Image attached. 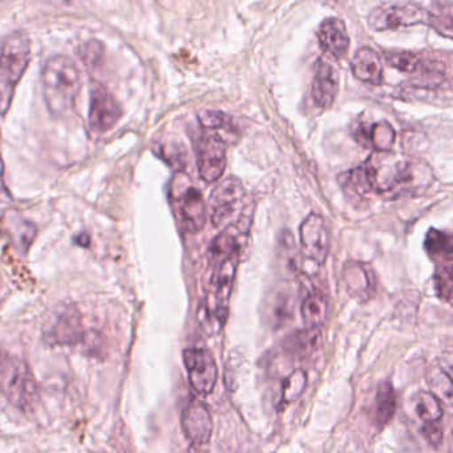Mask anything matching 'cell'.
Segmentation results:
<instances>
[{
    "label": "cell",
    "mask_w": 453,
    "mask_h": 453,
    "mask_svg": "<svg viewBox=\"0 0 453 453\" xmlns=\"http://www.w3.org/2000/svg\"><path fill=\"white\" fill-rule=\"evenodd\" d=\"M364 170L372 191L391 201L423 196L435 183L433 169L426 162L393 151H375Z\"/></svg>",
    "instance_id": "obj_1"
},
{
    "label": "cell",
    "mask_w": 453,
    "mask_h": 453,
    "mask_svg": "<svg viewBox=\"0 0 453 453\" xmlns=\"http://www.w3.org/2000/svg\"><path fill=\"white\" fill-rule=\"evenodd\" d=\"M42 84L48 111L60 117L74 108L82 89V77L71 58L58 55L45 63Z\"/></svg>",
    "instance_id": "obj_2"
},
{
    "label": "cell",
    "mask_w": 453,
    "mask_h": 453,
    "mask_svg": "<svg viewBox=\"0 0 453 453\" xmlns=\"http://www.w3.org/2000/svg\"><path fill=\"white\" fill-rule=\"evenodd\" d=\"M31 61V39L24 32L5 37L0 47V116H4L12 103L16 85Z\"/></svg>",
    "instance_id": "obj_3"
},
{
    "label": "cell",
    "mask_w": 453,
    "mask_h": 453,
    "mask_svg": "<svg viewBox=\"0 0 453 453\" xmlns=\"http://www.w3.org/2000/svg\"><path fill=\"white\" fill-rule=\"evenodd\" d=\"M0 393L19 409H28L37 401L34 375L23 359L0 353Z\"/></svg>",
    "instance_id": "obj_4"
},
{
    "label": "cell",
    "mask_w": 453,
    "mask_h": 453,
    "mask_svg": "<svg viewBox=\"0 0 453 453\" xmlns=\"http://www.w3.org/2000/svg\"><path fill=\"white\" fill-rule=\"evenodd\" d=\"M43 338L52 346H76L84 342L87 332L79 309L72 303L58 306L45 322Z\"/></svg>",
    "instance_id": "obj_5"
},
{
    "label": "cell",
    "mask_w": 453,
    "mask_h": 453,
    "mask_svg": "<svg viewBox=\"0 0 453 453\" xmlns=\"http://www.w3.org/2000/svg\"><path fill=\"white\" fill-rule=\"evenodd\" d=\"M367 23L374 31H388V29L395 31L406 27L418 26V24L431 26L433 13L414 3L387 5V7L375 8L370 13Z\"/></svg>",
    "instance_id": "obj_6"
},
{
    "label": "cell",
    "mask_w": 453,
    "mask_h": 453,
    "mask_svg": "<svg viewBox=\"0 0 453 453\" xmlns=\"http://www.w3.org/2000/svg\"><path fill=\"white\" fill-rule=\"evenodd\" d=\"M172 199L184 228L191 234L201 231L207 222V206L201 191L191 183L181 185L180 178H176L172 188Z\"/></svg>",
    "instance_id": "obj_7"
},
{
    "label": "cell",
    "mask_w": 453,
    "mask_h": 453,
    "mask_svg": "<svg viewBox=\"0 0 453 453\" xmlns=\"http://www.w3.org/2000/svg\"><path fill=\"white\" fill-rule=\"evenodd\" d=\"M245 193L244 185L241 180L236 177H229L221 180L210 196V220L215 228H220L230 220V218L236 214L237 210L241 206L244 201Z\"/></svg>",
    "instance_id": "obj_8"
},
{
    "label": "cell",
    "mask_w": 453,
    "mask_h": 453,
    "mask_svg": "<svg viewBox=\"0 0 453 453\" xmlns=\"http://www.w3.org/2000/svg\"><path fill=\"white\" fill-rule=\"evenodd\" d=\"M228 142L215 133L204 134L197 141V167L199 177L207 183L217 182L226 169Z\"/></svg>",
    "instance_id": "obj_9"
},
{
    "label": "cell",
    "mask_w": 453,
    "mask_h": 453,
    "mask_svg": "<svg viewBox=\"0 0 453 453\" xmlns=\"http://www.w3.org/2000/svg\"><path fill=\"white\" fill-rule=\"evenodd\" d=\"M122 116V109L116 98L100 84L90 90L88 124L96 134H104L116 127Z\"/></svg>",
    "instance_id": "obj_10"
},
{
    "label": "cell",
    "mask_w": 453,
    "mask_h": 453,
    "mask_svg": "<svg viewBox=\"0 0 453 453\" xmlns=\"http://www.w3.org/2000/svg\"><path fill=\"white\" fill-rule=\"evenodd\" d=\"M184 362L191 388L202 395L212 393L218 380L215 357L205 349H188L184 351Z\"/></svg>",
    "instance_id": "obj_11"
},
{
    "label": "cell",
    "mask_w": 453,
    "mask_h": 453,
    "mask_svg": "<svg viewBox=\"0 0 453 453\" xmlns=\"http://www.w3.org/2000/svg\"><path fill=\"white\" fill-rule=\"evenodd\" d=\"M302 252L308 260L324 265L330 250V231L326 220L318 214H310L300 228Z\"/></svg>",
    "instance_id": "obj_12"
},
{
    "label": "cell",
    "mask_w": 453,
    "mask_h": 453,
    "mask_svg": "<svg viewBox=\"0 0 453 453\" xmlns=\"http://www.w3.org/2000/svg\"><path fill=\"white\" fill-rule=\"evenodd\" d=\"M184 433L186 438L196 444V446H205L209 443L213 434V418L209 409L201 402H191L184 410L183 418H181Z\"/></svg>",
    "instance_id": "obj_13"
},
{
    "label": "cell",
    "mask_w": 453,
    "mask_h": 453,
    "mask_svg": "<svg viewBox=\"0 0 453 453\" xmlns=\"http://www.w3.org/2000/svg\"><path fill=\"white\" fill-rule=\"evenodd\" d=\"M338 73L332 64L319 60L313 80V98L316 106L330 109L334 105L338 95Z\"/></svg>",
    "instance_id": "obj_14"
},
{
    "label": "cell",
    "mask_w": 453,
    "mask_h": 453,
    "mask_svg": "<svg viewBox=\"0 0 453 453\" xmlns=\"http://www.w3.org/2000/svg\"><path fill=\"white\" fill-rule=\"evenodd\" d=\"M343 277H345L348 292L356 300H370L374 295L375 289H377L374 271L367 264H348V265H346Z\"/></svg>",
    "instance_id": "obj_15"
},
{
    "label": "cell",
    "mask_w": 453,
    "mask_h": 453,
    "mask_svg": "<svg viewBox=\"0 0 453 453\" xmlns=\"http://www.w3.org/2000/svg\"><path fill=\"white\" fill-rule=\"evenodd\" d=\"M245 223H246V219L242 218L236 225L229 226L228 228L223 229V231L213 240L209 247V252H207L209 260L212 261V263L217 265L220 261L228 257L231 253L236 252V250H242L241 239L246 236L247 229H249V226H244Z\"/></svg>",
    "instance_id": "obj_16"
},
{
    "label": "cell",
    "mask_w": 453,
    "mask_h": 453,
    "mask_svg": "<svg viewBox=\"0 0 453 453\" xmlns=\"http://www.w3.org/2000/svg\"><path fill=\"white\" fill-rule=\"evenodd\" d=\"M318 39L324 50L337 58H343L350 47L348 29L340 19L324 20L319 27Z\"/></svg>",
    "instance_id": "obj_17"
},
{
    "label": "cell",
    "mask_w": 453,
    "mask_h": 453,
    "mask_svg": "<svg viewBox=\"0 0 453 453\" xmlns=\"http://www.w3.org/2000/svg\"><path fill=\"white\" fill-rule=\"evenodd\" d=\"M354 76L362 82L380 85L383 82V65L379 55L369 47L356 50L351 63Z\"/></svg>",
    "instance_id": "obj_18"
},
{
    "label": "cell",
    "mask_w": 453,
    "mask_h": 453,
    "mask_svg": "<svg viewBox=\"0 0 453 453\" xmlns=\"http://www.w3.org/2000/svg\"><path fill=\"white\" fill-rule=\"evenodd\" d=\"M322 343L319 327H306L305 330L289 335L284 342V350L295 359H306L313 356Z\"/></svg>",
    "instance_id": "obj_19"
},
{
    "label": "cell",
    "mask_w": 453,
    "mask_h": 453,
    "mask_svg": "<svg viewBox=\"0 0 453 453\" xmlns=\"http://www.w3.org/2000/svg\"><path fill=\"white\" fill-rule=\"evenodd\" d=\"M395 130L387 122H379L371 127L361 125L356 129V140L366 142L367 146H374L377 151H390L395 143Z\"/></svg>",
    "instance_id": "obj_20"
},
{
    "label": "cell",
    "mask_w": 453,
    "mask_h": 453,
    "mask_svg": "<svg viewBox=\"0 0 453 453\" xmlns=\"http://www.w3.org/2000/svg\"><path fill=\"white\" fill-rule=\"evenodd\" d=\"M301 313L308 327H321L329 317V298L321 290H313L303 300Z\"/></svg>",
    "instance_id": "obj_21"
},
{
    "label": "cell",
    "mask_w": 453,
    "mask_h": 453,
    "mask_svg": "<svg viewBox=\"0 0 453 453\" xmlns=\"http://www.w3.org/2000/svg\"><path fill=\"white\" fill-rule=\"evenodd\" d=\"M340 185L346 196L354 203H361L372 191L364 167L343 173L340 177Z\"/></svg>",
    "instance_id": "obj_22"
},
{
    "label": "cell",
    "mask_w": 453,
    "mask_h": 453,
    "mask_svg": "<svg viewBox=\"0 0 453 453\" xmlns=\"http://www.w3.org/2000/svg\"><path fill=\"white\" fill-rule=\"evenodd\" d=\"M398 398H396L395 388L391 382H383L377 391L374 403V422L379 427H385L391 422L396 412Z\"/></svg>",
    "instance_id": "obj_23"
},
{
    "label": "cell",
    "mask_w": 453,
    "mask_h": 453,
    "mask_svg": "<svg viewBox=\"0 0 453 453\" xmlns=\"http://www.w3.org/2000/svg\"><path fill=\"white\" fill-rule=\"evenodd\" d=\"M3 226L13 247L21 253H26L36 236V226L34 223L20 218L10 217L3 223Z\"/></svg>",
    "instance_id": "obj_24"
},
{
    "label": "cell",
    "mask_w": 453,
    "mask_h": 453,
    "mask_svg": "<svg viewBox=\"0 0 453 453\" xmlns=\"http://www.w3.org/2000/svg\"><path fill=\"white\" fill-rule=\"evenodd\" d=\"M452 240L446 232L433 228L428 231L426 239V250L436 263L443 264L452 261Z\"/></svg>",
    "instance_id": "obj_25"
},
{
    "label": "cell",
    "mask_w": 453,
    "mask_h": 453,
    "mask_svg": "<svg viewBox=\"0 0 453 453\" xmlns=\"http://www.w3.org/2000/svg\"><path fill=\"white\" fill-rule=\"evenodd\" d=\"M415 412L425 425L427 423L441 422L444 417L441 399L433 393H422L415 396Z\"/></svg>",
    "instance_id": "obj_26"
},
{
    "label": "cell",
    "mask_w": 453,
    "mask_h": 453,
    "mask_svg": "<svg viewBox=\"0 0 453 453\" xmlns=\"http://www.w3.org/2000/svg\"><path fill=\"white\" fill-rule=\"evenodd\" d=\"M199 122L207 132L215 133L223 138V133L226 134H234L236 127H234L233 119L228 114L220 111H204L199 114Z\"/></svg>",
    "instance_id": "obj_27"
},
{
    "label": "cell",
    "mask_w": 453,
    "mask_h": 453,
    "mask_svg": "<svg viewBox=\"0 0 453 453\" xmlns=\"http://www.w3.org/2000/svg\"><path fill=\"white\" fill-rule=\"evenodd\" d=\"M308 386V374L303 370H295L287 375L282 383V403L290 404L297 401Z\"/></svg>",
    "instance_id": "obj_28"
},
{
    "label": "cell",
    "mask_w": 453,
    "mask_h": 453,
    "mask_svg": "<svg viewBox=\"0 0 453 453\" xmlns=\"http://www.w3.org/2000/svg\"><path fill=\"white\" fill-rule=\"evenodd\" d=\"M386 60L388 65L404 73H415L422 66V56L412 52H391L386 53Z\"/></svg>",
    "instance_id": "obj_29"
},
{
    "label": "cell",
    "mask_w": 453,
    "mask_h": 453,
    "mask_svg": "<svg viewBox=\"0 0 453 453\" xmlns=\"http://www.w3.org/2000/svg\"><path fill=\"white\" fill-rule=\"evenodd\" d=\"M435 287L439 297L446 303H451L453 290L452 261L439 264L435 273Z\"/></svg>",
    "instance_id": "obj_30"
},
{
    "label": "cell",
    "mask_w": 453,
    "mask_h": 453,
    "mask_svg": "<svg viewBox=\"0 0 453 453\" xmlns=\"http://www.w3.org/2000/svg\"><path fill=\"white\" fill-rule=\"evenodd\" d=\"M79 56L85 65L98 66L103 61L104 45L98 40H90L79 48Z\"/></svg>",
    "instance_id": "obj_31"
},
{
    "label": "cell",
    "mask_w": 453,
    "mask_h": 453,
    "mask_svg": "<svg viewBox=\"0 0 453 453\" xmlns=\"http://www.w3.org/2000/svg\"><path fill=\"white\" fill-rule=\"evenodd\" d=\"M431 388H433V391L441 393L449 403L452 401L451 375L447 374L444 370H441V372L433 375V380H431Z\"/></svg>",
    "instance_id": "obj_32"
},
{
    "label": "cell",
    "mask_w": 453,
    "mask_h": 453,
    "mask_svg": "<svg viewBox=\"0 0 453 453\" xmlns=\"http://www.w3.org/2000/svg\"><path fill=\"white\" fill-rule=\"evenodd\" d=\"M423 435L431 446L438 447L443 441L444 426L441 425V422L427 423L423 427Z\"/></svg>",
    "instance_id": "obj_33"
},
{
    "label": "cell",
    "mask_w": 453,
    "mask_h": 453,
    "mask_svg": "<svg viewBox=\"0 0 453 453\" xmlns=\"http://www.w3.org/2000/svg\"><path fill=\"white\" fill-rule=\"evenodd\" d=\"M0 177H3V161L0 158Z\"/></svg>",
    "instance_id": "obj_34"
}]
</instances>
